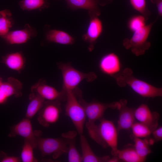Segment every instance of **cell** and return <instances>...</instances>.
Here are the masks:
<instances>
[{
    "instance_id": "d590c367",
    "label": "cell",
    "mask_w": 162,
    "mask_h": 162,
    "mask_svg": "<svg viewBox=\"0 0 162 162\" xmlns=\"http://www.w3.org/2000/svg\"><path fill=\"white\" fill-rule=\"evenodd\" d=\"M120 160L117 156H113L112 158H110L107 162H118Z\"/></svg>"
},
{
    "instance_id": "cb8c5ba5",
    "label": "cell",
    "mask_w": 162,
    "mask_h": 162,
    "mask_svg": "<svg viewBox=\"0 0 162 162\" xmlns=\"http://www.w3.org/2000/svg\"><path fill=\"white\" fill-rule=\"evenodd\" d=\"M10 11L5 9L0 11V36L4 37L14 24Z\"/></svg>"
},
{
    "instance_id": "52a82bcc",
    "label": "cell",
    "mask_w": 162,
    "mask_h": 162,
    "mask_svg": "<svg viewBox=\"0 0 162 162\" xmlns=\"http://www.w3.org/2000/svg\"><path fill=\"white\" fill-rule=\"evenodd\" d=\"M82 94L76 96L78 100L84 109L88 122L86 123H95L97 120L102 118L106 110L108 108L117 109L119 102L104 103L97 101L87 102L82 98Z\"/></svg>"
},
{
    "instance_id": "30bf717a",
    "label": "cell",
    "mask_w": 162,
    "mask_h": 162,
    "mask_svg": "<svg viewBox=\"0 0 162 162\" xmlns=\"http://www.w3.org/2000/svg\"><path fill=\"white\" fill-rule=\"evenodd\" d=\"M17 136L22 137L29 142L34 149L37 148L38 138L33 130L30 119L24 118L11 128L8 136L14 137Z\"/></svg>"
},
{
    "instance_id": "44dd1931",
    "label": "cell",
    "mask_w": 162,
    "mask_h": 162,
    "mask_svg": "<svg viewBox=\"0 0 162 162\" xmlns=\"http://www.w3.org/2000/svg\"><path fill=\"white\" fill-rule=\"evenodd\" d=\"M63 137L67 139L68 146V161L69 162H82L81 156L78 152L75 144V137L76 136L75 132H71L62 135Z\"/></svg>"
},
{
    "instance_id": "277c9868",
    "label": "cell",
    "mask_w": 162,
    "mask_h": 162,
    "mask_svg": "<svg viewBox=\"0 0 162 162\" xmlns=\"http://www.w3.org/2000/svg\"><path fill=\"white\" fill-rule=\"evenodd\" d=\"M66 92L65 114L70 118L80 135L83 134L86 118L85 112L74 90Z\"/></svg>"
},
{
    "instance_id": "3957f363",
    "label": "cell",
    "mask_w": 162,
    "mask_h": 162,
    "mask_svg": "<svg viewBox=\"0 0 162 162\" xmlns=\"http://www.w3.org/2000/svg\"><path fill=\"white\" fill-rule=\"evenodd\" d=\"M57 66L60 70L62 77L63 83L62 90H73L84 80L91 82L97 77L96 74L91 72L85 73L80 71L73 67L70 63L59 62Z\"/></svg>"
},
{
    "instance_id": "9a60e30c",
    "label": "cell",
    "mask_w": 162,
    "mask_h": 162,
    "mask_svg": "<svg viewBox=\"0 0 162 162\" xmlns=\"http://www.w3.org/2000/svg\"><path fill=\"white\" fill-rule=\"evenodd\" d=\"M37 34L35 28L27 24L24 29L9 32L4 38L10 44H20L25 43Z\"/></svg>"
},
{
    "instance_id": "4316f807",
    "label": "cell",
    "mask_w": 162,
    "mask_h": 162,
    "mask_svg": "<svg viewBox=\"0 0 162 162\" xmlns=\"http://www.w3.org/2000/svg\"><path fill=\"white\" fill-rule=\"evenodd\" d=\"M131 129L133 135L139 138L146 137L149 136L152 131L147 125L139 122H135Z\"/></svg>"
},
{
    "instance_id": "9c48e42d",
    "label": "cell",
    "mask_w": 162,
    "mask_h": 162,
    "mask_svg": "<svg viewBox=\"0 0 162 162\" xmlns=\"http://www.w3.org/2000/svg\"><path fill=\"white\" fill-rule=\"evenodd\" d=\"M32 92L35 93L45 100L60 102L65 101L66 92L59 91L55 88L48 85L43 79L40 80L31 88Z\"/></svg>"
},
{
    "instance_id": "ffe728a7",
    "label": "cell",
    "mask_w": 162,
    "mask_h": 162,
    "mask_svg": "<svg viewBox=\"0 0 162 162\" xmlns=\"http://www.w3.org/2000/svg\"><path fill=\"white\" fill-rule=\"evenodd\" d=\"M47 40L50 42L63 45H71L74 42V39L68 33L60 30H51L46 35Z\"/></svg>"
},
{
    "instance_id": "6da1fadb",
    "label": "cell",
    "mask_w": 162,
    "mask_h": 162,
    "mask_svg": "<svg viewBox=\"0 0 162 162\" xmlns=\"http://www.w3.org/2000/svg\"><path fill=\"white\" fill-rule=\"evenodd\" d=\"M100 120L98 125L95 123L86 126L91 138L103 147H110L111 153L115 156L118 150V131L113 123L104 118Z\"/></svg>"
},
{
    "instance_id": "5bb4252c",
    "label": "cell",
    "mask_w": 162,
    "mask_h": 162,
    "mask_svg": "<svg viewBox=\"0 0 162 162\" xmlns=\"http://www.w3.org/2000/svg\"><path fill=\"white\" fill-rule=\"evenodd\" d=\"M103 30L102 22L98 16H90L86 32L82 36L83 40L89 44L88 49L90 51L93 50L96 41Z\"/></svg>"
},
{
    "instance_id": "e0dca14e",
    "label": "cell",
    "mask_w": 162,
    "mask_h": 162,
    "mask_svg": "<svg viewBox=\"0 0 162 162\" xmlns=\"http://www.w3.org/2000/svg\"><path fill=\"white\" fill-rule=\"evenodd\" d=\"M80 142L82 151V162H105L110 158L109 156L99 157L96 155L91 148L86 138L83 135H80Z\"/></svg>"
},
{
    "instance_id": "603a6c76",
    "label": "cell",
    "mask_w": 162,
    "mask_h": 162,
    "mask_svg": "<svg viewBox=\"0 0 162 162\" xmlns=\"http://www.w3.org/2000/svg\"><path fill=\"white\" fill-rule=\"evenodd\" d=\"M115 156L120 160L126 162H142L146 159L140 157L134 148H129L121 150L118 149Z\"/></svg>"
},
{
    "instance_id": "83f0119b",
    "label": "cell",
    "mask_w": 162,
    "mask_h": 162,
    "mask_svg": "<svg viewBox=\"0 0 162 162\" xmlns=\"http://www.w3.org/2000/svg\"><path fill=\"white\" fill-rule=\"evenodd\" d=\"M19 4L21 9L26 10L40 9L47 6L45 0H22Z\"/></svg>"
},
{
    "instance_id": "d6986e66",
    "label": "cell",
    "mask_w": 162,
    "mask_h": 162,
    "mask_svg": "<svg viewBox=\"0 0 162 162\" xmlns=\"http://www.w3.org/2000/svg\"><path fill=\"white\" fill-rule=\"evenodd\" d=\"M30 102L27 107L25 117L32 118L43 106L46 100L38 94L32 92L29 96Z\"/></svg>"
},
{
    "instance_id": "4dcf8cb0",
    "label": "cell",
    "mask_w": 162,
    "mask_h": 162,
    "mask_svg": "<svg viewBox=\"0 0 162 162\" xmlns=\"http://www.w3.org/2000/svg\"><path fill=\"white\" fill-rule=\"evenodd\" d=\"M152 134L153 137L154 142L160 141L162 140V127H157L152 132Z\"/></svg>"
},
{
    "instance_id": "d6a6232c",
    "label": "cell",
    "mask_w": 162,
    "mask_h": 162,
    "mask_svg": "<svg viewBox=\"0 0 162 162\" xmlns=\"http://www.w3.org/2000/svg\"><path fill=\"white\" fill-rule=\"evenodd\" d=\"M156 6L157 12L159 16L162 15V0H150Z\"/></svg>"
},
{
    "instance_id": "7a4b0ae2",
    "label": "cell",
    "mask_w": 162,
    "mask_h": 162,
    "mask_svg": "<svg viewBox=\"0 0 162 162\" xmlns=\"http://www.w3.org/2000/svg\"><path fill=\"white\" fill-rule=\"evenodd\" d=\"M113 77L120 87H130L135 93L144 97L153 98L162 96L161 88L156 87L136 78L131 69L126 68Z\"/></svg>"
},
{
    "instance_id": "2e32d148",
    "label": "cell",
    "mask_w": 162,
    "mask_h": 162,
    "mask_svg": "<svg viewBox=\"0 0 162 162\" xmlns=\"http://www.w3.org/2000/svg\"><path fill=\"white\" fill-rule=\"evenodd\" d=\"M68 6L74 9H82L88 11L90 16L100 14L98 0H65Z\"/></svg>"
},
{
    "instance_id": "f1b7e54d",
    "label": "cell",
    "mask_w": 162,
    "mask_h": 162,
    "mask_svg": "<svg viewBox=\"0 0 162 162\" xmlns=\"http://www.w3.org/2000/svg\"><path fill=\"white\" fill-rule=\"evenodd\" d=\"M133 8L144 16L147 20L151 13L148 8L146 0H130Z\"/></svg>"
},
{
    "instance_id": "8d00e7d4",
    "label": "cell",
    "mask_w": 162,
    "mask_h": 162,
    "mask_svg": "<svg viewBox=\"0 0 162 162\" xmlns=\"http://www.w3.org/2000/svg\"><path fill=\"white\" fill-rule=\"evenodd\" d=\"M1 80H0V85L1 84Z\"/></svg>"
},
{
    "instance_id": "e575fe53",
    "label": "cell",
    "mask_w": 162,
    "mask_h": 162,
    "mask_svg": "<svg viewBox=\"0 0 162 162\" xmlns=\"http://www.w3.org/2000/svg\"><path fill=\"white\" fill-rule=\"evenodd\" d=\"M99 4L104 6L111 3L113 0H98Z\"/></svg>"
},
{
    "instance_id": "ac0fdd59",
    "label": "cell",
    "mask_w": 162,
    "mask_h": 162,
    "mask_svg": "<svg viewBox=\"0 0 162 162\" xmlns=\"http://www.w3.org/2000/svg\"><path fill=\"white\" fill-rule=\"evenodd\" d=\"M22 83L17 79L12 77H9L7 82H1L0 90L8 98L14 96L19 97L22 95Z\"/></svg>"
},
{
    "instance_id": "7c38bea8",
    "label": "cell",
    "mask_w": 162,
    "mask_h": 162,
    "mask_svg": "<svg viewBox=\"0 0 162 162\" xmlns=\"http://www.w3.org/2000/svg\"><path fill=\"white\" fill-rule=\"evenodd\" d=\"M135 118L148 126L153 131L158 126L159 114L151 111L147 105L142 104L135 109Z\"/></svg>"
},
{
    "instance_id": "ba28073f",
    "label": "cell",
    "mask_w": 162,
    "mask_h": 162,
    "mask_svg": "<svg viewBox=\"0 0 162 162\" xmlns=\"http://www.w3.org/2000/svg\"><path fill=\"white\" fill-rule=\"evenodd\" d=\"M61 111L60 102L46 100L38 112V121L43 127L47 128L58 121Z\"/></svg>"
},
{
    "instance_id": "1f68e13d",
    "label": "cell",
    "mask_w": 162,
    "mask_h": 162,
    "mask_svg": "<svg viewBox=\"0 0 162 162\" xmlns=\"http://www.w3.org/2000/svg\"><path fill=\"white\" fill-rule=\"evenodd\" d=\"M21 159L20 158L13 156H8L5 154L0 160L1 162H20Z\"/></svg>"
},
{
    "instance_id": "5b68a950",
    "label": "cell",
    "mask_w": 162,
    "mask_h": 162,
    "mask_svg": "<svg viewBox=\"0 0 162 162\" xmlns=\"http://www.w3.org/2000/svg\"><path fill=\"white\" fill-rule=\"evenodd\" d=\"M156 20L133 32L130 38L125 39L123 42V45L125 48L128 50L130 49L136 56L144 55L151 46L148 39L152 27Z\"/></svg>"
},
{
    "instance_id": "8fae6325",
    "label": "cell",
    "mask_w": 162,
    "mask_h": 162,
    "mask_svg": "<svg viewBox=\"0 0 162 162\" xmlns=\"http://www.w3.org/2000/svg\"><path fill=\"white\" fill-rule=\"evenodd\" d=\"M119 102L117 109L119 112L116 128L118 132L122 130H129L135 122V109L127 106V101L122 99Z\"/></svg>"
},
{
    "instance_id": "d4e9b609",
    "label": "cell",
    "mask_w": 162,
    "mask_h": 162,
    "mask_svg": "<svg viewBox=\"0 0 162 162\" xmlns=\"http://www.w3.org/2000/svg\"><path fill=\"white\" fill-rule=\"evenodd\" d=\"M131 137L134 142V148L138 154L146 159V157L152 152L149 141L146 139L143 140L136 137L133 135Z\"/></svg>"
},
{
    "instance_id": "4fadbf2b",
    "label": "cell",
    "mask_w": 162,
    "mask_h": 162,
    "mask_svg": "<svg viewBox=\"0 0 162 162\" xmlns=\"http://www.w3.org/2000/svg\"><path fill=\"white\" fill-rule=\"evenodd\" d=\"M121 65L119 57L113 52L104 56L99 63V67L101 71L112 77L120 73Z\"/></svg>"
},
{
    "instance_id": "484cf974",
    "label": "cell",
    "mask_w": 162,
    "mask_h": 162,
    "mask_svg": "<svg viewBox=\"0 0 162 162\" xmlns=\"http://www.w3.org/2000/svg\"><path fill=\"white\" fill-rule=\"evenodd\" d=\"M34 148L28 141L24 140L21 153V160L23 162H36L38 161L34 157L33 153Z\"/></svg>"
},
{
    "instance_id": "7402d4cb",
    "label": "cell",
    "mask_w": 162,
    "mask_h": 162,
    "mask_svg": "<svg viewBox=\"0 0 162 162\" xmlns=\"http://www.w3.org/2000/svg\"><path fill=\"white\" fill-rule=\"evenodd\" d=\"M4 62L9 68L20 71L24 67L25 60L22 54L17 52L8 55L4 58Z\"/></svg>"
},
{
    "instance_id": "836d02e7",
    "label": "cell",
    "mask_w": 162,
    "mask_h": 162,
    "mask_svg": "<svg viewBox=\"0 0 162 162\" xmlns=\"http://www.w3.org/2000/svg\"><path fill=\"white\" fill-rule=\"evenodd\" d=\"M7 98L8 97L0 90V104L4 103Z\"/></svg>"
},
{
    "instance_id": "f546056e",
    "label": "cell",
    "mask_w": 162,
    "mask_h": 162,
    "mask_svg": "<svg viewBox=\"0 0 162 162\" xmlns=\"http://www.w3.org/2000/svg\"><path fill=\"white\" fill-rule=\"evenodd\" d=\"M146 18L142 15L134 16L129 21L128 28L133 32L146 25Z\"/></svg>"
},
{
    "instance_id": "8992f818",
    "label": "cell",
    "mask_w": 162,
    "mask_h": 162,
    "mask_svg": "<svg viewBox=\"0 0 162 162\" xmlns=\"http://www.w3.org/2000/svg\"><path fill=\"white\" fill-rule=\"evenodd\" d=\"M37 148L42 157L52 155L54 159L67 153L68 151L66 140L58 138L38 137Z\"/></svg>"
}]
</instances>
